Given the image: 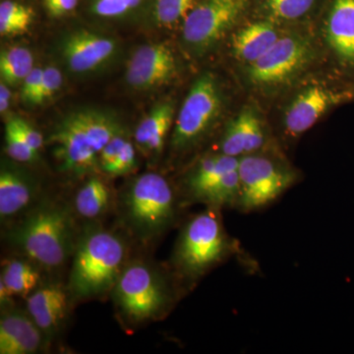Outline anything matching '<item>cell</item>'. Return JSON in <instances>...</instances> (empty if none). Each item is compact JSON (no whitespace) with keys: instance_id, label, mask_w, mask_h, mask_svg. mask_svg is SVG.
I'll use <instances>...</instances> for the list:
<instances>
[{"instance_id":"cell-28","label":"cell","mask_w":354,"mask_h":354,"mask_svg":"<svg viewBox=\"0 0 354 354\" xmlns=\"http://www.w3.org/2000/svg\"><path fill=\"white\" fill-rule=\"evenodd\" d=\"M4 136L6 153L11 160L22 164L34 162L38 160L39 153L32 150L11 118L6 122Z\"/></svg>"},{"instance_id":"cell-24","label":"cell","mask_w":354,"mask_h":354,"mask_svg":"<svg viewBox=\"0 0 354 354\" xmlns=\"http://www.w3.org/2000/svg\"><path fill=\"white\" fill-rule=\"evenodd\" d=\"M153 0H90L88 11L106 21H125L148 14Z\"/></svg>"},{"instance_id":"cell-20","label":"cell","mask_w":354,"mask_h":354,"mask_svg":"<svg viewBox=\"0 0 354 354\" xmlns=\"http://www.w3.org/2000/svg\"><path fill=\"white\" fill-rule=\"evenodd\" d=\"M326 30L337 57L354 65V0H333Z\"/></svg>"},{"instance_id":"cell-16","label":"cell","mask_w":354,"mask_h":354,"mask_svg":"<svg viewBox=\"0 0 354 354\" xmlns=\"http://www.w3.org/2000/svg\"><path fill=\"white\" fill-rule=\"evenodd\" d=\"M43 333L27 310H2L0 318V353L32 354L46 344Z\"/></svg>"},{"instance_id":"cell-7","label":"cell","mask_w":354,"mask_h":354,"mask_svg":"<svg viewBox=\"0 0 354 354\" xmlns=\"http://www.w3.org/2000/svg\"><path fill=\"white\" fill-rule=\"evenodd\" d=\"M239 158L215 153L200 158L184 177L183 206L202 204L209 208L236 209L241 192Z\"/></svg>"},{"instance_id":"cell-2","label":"cell","mask_w":354,"mask_h":354,"mask_svg":"<svg viewBox=\"0 0 354 354\" xmlns=\"http://www.w3.org/2000/svg\"><path fill=\"white\" fill-rule=\"evenodd\" d=\"M118 116L104 109L83 108L67 113L46 139L58 169L74 176L99 172V156L114 137L124 133Z\"/></svg>"},{"instance_id":"cell-29","label":"cell","mask_w":354,"mask_h":354,"mask_svg":"<svg viewBox=\"0 0 354 354\" xmlns=\"http://www.w3.org/2000/svg\"><path fill=\"white\" fill-rule=\"evenodd\" d=\"M317 0H266V8L274 20L299 19L308 12Z\"/></svg>"},{"instance_id":"cell-12","label":"cell","mask_w":354,"mask_h":354,"mask_svg":"<svg viewBox=\"0 0 354 354\" xmlns=\"http://www.w3.org/2000/svg\"><path fill=\"white\" fill-rule=\"evenodd\" d=\"M118 50L120 46L115 39L87 29L67 32L58 46L65 66L77 75L104 68L115 59Z\"/></svg>"},{"instance_id":"cell-27","label":"cell","mask_w":354,"mask_h":354,"mask_svg":"<svg viewBox=\"0 0 354 354\" xmlns=\"http://www.w3.org/2000/svg\"><path fill=\"white\" fill-rule=\"evenodd\" d=\"M34 19V11L30 7L11 0L0 3V34L2 37L22 35L29 30Z\"/></svg>"},{"instance_id":"cell-31","label":"cell","mask_w":354,"mask_h":354,"mask_svg":"<svg viewBox=\"0 0 354 354\" xmlns=\"http://www.w3.org/2000/svg\"><path fill=\"white\" fill-rule=\"evenodd\" d=\"M136 167V149L134 144L130 140H127L115 162L104 174L113 177L127 176L132 174Z\"/></svg>"},{"instance_id":"cell-34","label":"cell","mask_w":354,"mask_h":354,"mask_svg":"<svg viewBox=\"0 0 354 354\" xmlns=\"http://www.w3.org/2000/svg\"><path fill=\"white\" fill-rule=\"evenodd\" d=\"M11 118H12L14 123H15L16 127L19 129L21 134L23 135L26 141L31 146L32 150L39 153V150H41L44 145L43 135H41L38 130L35 129L24 118H19V116H12Z\"/></svg>"},{"instance_id":"cell-32","label":"cell","mask_w":354,"mask_h":354,"mask_svg":"<svg viewBox=\"0 0 354 354\" xmlns=\"http://www.w3.org/2000/svg\"><path fill=\"white\" fill-rule=\"evenodd\" d=\"M127 137L124 133L114 137L106 144V146L102 149L99 156V171L102 174H106L109 167L113 165L120 155L121 150L127 142Z\"/></svg>"},{"instance_id":"cell-23","label":"cell","mask_w":354,"mask_h":354,"mask_svg":"<svg viewBox=\"0 0 354 354\" xmlns=\"http://www.w3.org/2000/svg\"><path fill=\"white\" fill-rule=\"evenodd\" d=\"M41 271L38 265L23 256L11 257L2 262L0 281L14 297L27 298L43 283Z\"/></svg>"},{"instance_id":"cell-22","label":"cell","mask_w":354,"mask_h":354,"mask_svg":"<svg viewBox=\"0 0 354 354\" xmlns=\"http://www.w3.org/2000/svg\"><path fill=\"white\" fill-rule=\"evenodd\" d=\"M274 24L267 21L252 23L242 28L232 39L235 57L247 64H254L281 38Z\"/></svg>"},{"instance_id":"cell-8","label":"cell","mask_w":354,"mask_h":354,"mask_svg":"<svg viewBox=\"0 0 354 354\" xmlns=\"http://www.w3.org/2000/svg\"><path fill=\"white\" fill-rule=\"evenodd\" d=\"M223 93L216 77H198L179 111L171 138L174 152L184 153L204 141L213 130L223 109Z\"/></svg>"},{"instance_id":"cell-4","label":"cell","mask_w":354,"mask_h":354,"mask_svg":"<svg viewBox=\"0 0 354 354\" xmlns=\"http://www.w3.org/2000/svg\"><path fill=\"white\" fill-rule=\"evenodd\" d=\"M121 225L134 241L150 244L171 230L183 208L164 176L149 171L125 184L116 197Z\"/></svg>"},{"instance_id":"cell-19","label":"cell","mask_w":354,"mask_h":354,"mask_svg":"<svg viewBox=\"0 0 354 354\" xmlns=\"http://www.w3.org/2000/svg\"><path fill=\"white\" fill-rule=\"evenodd\" d=\"M174 102H160L141 120L134 133L135 146L147 158L160 157L174 124Z\"/></svg>"},{"instance_id":"cell-35","label":"cell","mask_w":354,"mask_h":354,"mask_svg":"<svg viewBox=\"0 0 354 354\" xmlns=\"http://www.w3.org/2000/svg\"><path fill=\"white\" fill-rule=\"evenodd\" d=\"M78 0H44L46 12L53 18H60L76 8Z\"/></svg>"},{"instance_id":"cell-36","label":"cell","mask_w":354,"mask_h":354,"mask_svg":"<svg viewBox=\"0 0 354 354\" xmlns=\"http://www.w3.org/2000/svg\"><path fill=\"white\" fill-rule=\"evenodd\" d=\"M10 86L4 82H0V113H6L10 106L11 94Z\"/></svg>"},{"instance_id":"cell-33","label":"cell","mask_w":354,"mask_h":354,"mask_svg":"<svg viewBox=\"0 0 354 354\" xmlns=\"http://www.w3.org/2000/svg\"><path fill=\"white\" fill-rule=\"evenodd\" d=\"M44 69L35 67L22 83V99L26 104L35 106L37 95L41 88V79H43Z\"/></svg>"},{"instance_id":"cell-10","label":"cell","mask_w":354,"mask_h":354,"mask_svg":"<svg viewBox=\"0 0 354 354\" xmlns=\"http://www.w3.org/2000/svg\"><path fill=\"white\" fill-rule=\"evenodd\" d=\"M248 0H200L183 23V39L204 53L225 37L246 10Z\"/></svg>"},{"instance_id":"cell-5","label":"cell","mask_w":354,"mask_h":354,"mask_svg":"<svg viewBox=\"0 0 354 354\" xmlns=\"http://www.w3.org/2000/svg\"><path fill=\"white\" fill-rule=\"evenodd\" d=\"M180 290L171 271H162L147 260L129 259L111 297L121 323L132 329L164 319Z\"/></svg>"},{"instance_id":"cell-13","label":"cell","mask_w":354,"mask_h":354,"mask_svg":"<svg viewBox=\"0 0 354 354\" xmlns=\"http://www.w3.org/2000/svg\"><path fill=\"white\" fill-rule=\"evenodd\" d=\"M176 60L165 44L139 46L128 60L125 80L138 92H148L171 82L176 75Z\"/></svg>"},{"instance_id":"cell-3","label":"cell","mask_w":354,"mask_h":354,"mask_svg":"<svg viewBox=\"0 0 354 354\" xmlns=\"http://www.w3.org/2000/svg\"><path fill=\"white\" fill-rule=\"evenodd\" d=\"M128 261L122 235L97 225L86 227L79 234L67 283L74 304L111 295Z\"/></svg>"},{"instance_id":"cell-30","label":"cell","mask_w":354,"mask_h":354,"mask_svg":"<svg viewBox=\"0 0 354 354\" xmlns=\"http://www.w3.org/2000/svg\"><path fill=\"white\" fill-rule=\"evenodd\" d=\"M64 83V77L59 69L55 66H48L44 69L43 79H41V88L37 95L35 106L44 104L53 97L62 88Z\"/></svg>"},{"instance_id":"cell-21","label":"cell","mask_w":354,"mask_h":354,"mask_svg":"<svg viewBox=\"0 0 354 354\" xmlns=\"http://www.w3.org/2000/svg\"><path fill=\"white\" fill-rule=\"evenodd\" d=\"M116 205L111 186L97 174L88 176L87 180L77 190L72 201L74 215L82 220H100Z\"/></svg>"},{"instance_id":"cell-1","label":"cell","mask_w":354,"mask_h":354,"mask_svg":"<svg viewBox=\"0 0 354 354\" xmlns=\"http://www.w3.org/2000/svg\"><path fill=\"white\" fill-rule=\"evenodd\" d=\"M13 223L8 241L44 271L59 269L73 256L79 234L71 205L41 199Z\"/></svg>"},{"instance_id":"cell-11","label":"cell","mask_w":354,"mask_h":354,"mask_svg":"<svg viewBox=\"0 0 354 354\" xmlns=\"http://www.w3.org/2000/svg\"><path fill=\"white\" fill-rule=\"evenodd\" d=\"M315 50L301 36L281 37L260 59L249 65L251 83L259 86L279 85L295 78L310 64Z\"/></svg>"},{"instance_id":"cell-14","label":"cell","mask_w":354,"mask_h":354,"mask_svg":"<svg viewBox=\"0 0 354 354\" xmlns=\"http://www.w3.org/2000/svg\"><path fill=\"white\" fill-rule=\"evenodd\" d=\"M26 301V310L43 333L46 342L59 334L74 304L67 286L55 281H43Z\"/></svg>"},{"instance_id":"cell-9","label":"cell","mask_w":354,"mask_h":354,"mask_svg":"<svg viewBox=\"0 0 354 354\" xmlns=\"http://www.w3.org/2000/svg\"><path fill=\"white\" fill-rule=\"evenodd\" d=\"M239 192L236 209L252 213L279 199L297 181L295 169L262 152L239 158Z\"/></svg>"},{"instance_id":"cell-6","label":"cell","mask_w":354,"mask_h":354,"mask_svg":"<svg viewBox=\"0 0 354 354\" xmlns=\"http://www.w3.org/2000/svg\"><path fill=\"white\" fill-rule=\"evenodd\" d=\"M221 211L206 207L181 228L169 269L181 288L194 286L236 252V242L225 230Z\"/></svg>"},{"instance_id":"cell-26","label":"cell","mask_w":354,"mask_h":354,"mask_svg":"<svg viewBox=\"0 0 354 354\" xmlns=\"http://www.w3.org/2000/svg\"><path fill=\"white\" fill-rule=\"evenodd\" d=\"M200 0H153L146 17L158 28L174 27L183 23Z\"/></svg>"},{"instance_id":"cell-25","label":"cell","mask_w":354,"mask_h":354,"mask_svg":"<svg viewBox=\"0 0 354 354\" xmlns=\"http://www.w3.org/2000/svg\"><path fill=\"white\" fill-rule=\"evenodd\" d=\"M34 57L25 46H11L0 53L1 82L10 87L19 85L34 69Z\"/></svg>"},{"instance_id":"cell-15","label":"cell","mask_w":354,"mask_h":354,"mask_svg":"<svg viewBox=\"0 0 354 354\" xmlns=\"http://www.w3.org/2000/svg\"><path fill=\"white\" fill-rule=\"evenodd\" d=\"M339 95L320 87L305 88L292 100L283 115V129L291 138H297L314 127L324 114L339 102Z\"/></svg>"},{"instance_id":"cell-18","label":"cell","mask_w":354,"mask_h":354,"mask_svg":"<svg viewBox=\"0 0 354 354\" xmlns=\"http://www.w3.org/2000/svg\"><path fill=\"white\" fill-rule=\"evenodd\" d=\"M41 199L30 176L19 169L2 165L0 171V218L14 221L27 213Z\"/></svg>"},{"instance_id":"cell-17","label":"cell","mask_w":354,"mask_h":354,"mask_svg":"<svg viewBox=\"0 0 354 354\" xmlns=\"http://www.w3.org/2000/svg\"><path fill=\"white\" fill-rule=\"evenodd\" d=\"M266 142L267 136L259 115L247 108L228 122L218 143V153L239 158L262 152Z\"/></svg>"}]
</instances>
